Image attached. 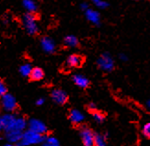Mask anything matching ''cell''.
Listing matches in <instances>:
<instances>
[{
    "label": "cell",
    "mask_w": 150,
    "mask_h": 146,
    "mask_svg": "<svg viewBox=\"0 0 150 146\" xmlns=\"http://www.w3.org/2000/svg\"><path fill=\"white\" fill-rule=\"evenodd\" d=\"M45 136L46 135H42V134L36 133V132L27 129L23 131L19 144L21 146H30V145L40 144V143H42Z\"/></svg>",
    "instance_id": "6da1fadb"
},
{
    "label": "cell",
    "mask_w": 150,
    "mask_h": 146,
    "mask_svg": "<svg viewBox=\"0 0 150 146\" xmlns=\"http://www.w3.org/2000/svg\"><path fill=\"white\" fill-rule=\"evenodd\" d=\"M99 68L104 72H112L115 67V62L109 52H104L97 60Z\"/></svg>",
    "instance_id": "7a4b0ae2"
},
{
    "label": "cell",
    "mask_w": 150,
    "mask_h": 146,
    "mask_svg": "<svg viewBox=\"0 0 150 146\" xmlns=\"http://www.w3.org/2000/svg\"><path fill=\"white\" fill-rule=\"evenodd\" d=\"M23 26L29 34L34 35L39 31V27L37 24V19L35 15H33L32 13H27L23 16L22 18Z\"/></svg>",
    "instance_id": "3957f363"
},
{
    "label": "cell",
    "mask_w": 150,
    "mask_h": 146,
    "mask_svg": "<svg viewBox=\"0 0 150 146\" xmlns=\"http://www.w3.org/2000/svg\"><path fill=\"white\" fill-rule=\"evenodd\" d=\"M1 106L4 110L6 112H10V113L16 111L18 109V103L15 97L11 94H8V92L1 97Z\"/></svg>",
    "instance_id": "277c9868"
},
{
    "label": "cell",
    "mask_w": 150,
    "mask_h": 146,
    "mask_svg": "<svg viewBox=\"0 0 150 146\" xmlns=\"http://www.w3.org/2000/svg\"><path fill=\"white\" fill-rule=\"evenodd\" d=\"M30 130H32L36 133L42 134V135H47L48 134V128L46 124L42 122L40 119L37 118H30L28 121V128Z\"/></svg>",
    "instance_id": "5b68a950"
},
{
    "label": "cell",
    "mask_w": 150,
    "mask_h": 146,
    "mask_svg": "<svg viewBox=\"0 0 150 146\" xmlns=\"http://www.w3.org/2000/svg\"><path fill=\"white\" fill-rule=\"evenodd\" d=\"M80 137L84 146H93L94 145V136L95 132L85 125H81L79 129Z\"/></svg>",
    "instance_id": "8992f818"
},
{
    "label": "cell",
    "mask_w": 150,
    "mask_h": 146,
    "mask_svg": "<svg viewBox=\"0 0 150 146\" xmlns=\"http://www.w3.org/2000/svg\"><path fill=\"white\" fill-rule=\"evenodd\" d=\"M28 128V121L23 117H16L15 121L11 123V125L4 131H19L23 132Z\"/></svg>",
    "instance_id": "52a82bcc"
},
{
    "label": "cell",
    "mask_w": 150,
    "mask_h": 146,
    "mask_svg": "<svg viewBox=\"0 0 150 146\" xmlns=\"http://www.w3.org/2000/svg\"><path fill=\"white\" fill-rule=\"evenodd\" d=\"M51 97L53 101L58 105H64L68 101V96L62 89H54L51 93Z\"/></svg>",
    "instance_id": "ba28073f"
},
{
    "label": "cell",
    "mask_w": 150,
    "mask_h": 146,
    "mask_svg": "<svg viewBox=\"0 0 150 146\" xmlns=\"http://www.w3.org/2000/svg\"><path fill=\"white\" fill-rule=\"evenodd\" d=\"M85 16H86V18L88 20L92 23L95 26H100L101 24V18H100V14L97 10L91 9V8H88L87 10H85Z\"/></svg>",
    "instance_id": "9c48e42d"
},
{
    "label": "cell",
    "mask_w": 150,
    "mask_h": 146,
    "mask_svg": "<svg viewBox=\"0 0 150 146\" xmlns=\"http://www.w3.org/2000/svg\"><path fill=\"white\" fill-rule=\"evenodd\" d=\"M68 118H69V121H71V123L76 126H81V124L85 121V115L81 111L77 110V109L70 110Z\"/></svg>",
    "instance_id": "30bf717a"
},
{
    "label": "cell",
    "mask_w": 150,
    "mask_h": 146,
    "mask_svg": "<svg viewBox=\"0 0 150 146\" xmlns=\"http://www.w3.org/2000/svg\"><path fill=\"white\" fill-rule=\"evenodd\" d=\"M41 46L42 50L47 54H52L55 51V43L49 37H43L41 39Z\"/></svg>",
    "instance_id": "8fae6325"
},
{
    "label": "cell",
    "mask_w": 150,
    "mask_h": 146,
    "mask_svg": "<svg viewBox=\"0 0 150 146\" xmlns=\"http://www.w3.org/2000/svg\"><path fill=\"white\" fill-rule=\"evenodd\" d=\"M15 118H16V116L14 114L10 113V112H6V114L0 116V122H1V125L3 127V130L8 129L11 125V123L15 121Z\"/></svg>",
    "instance_id": "7c38bea8"
},
{
    "label": "cell",
    "mask_w": 150,
    "mask_h": 146,
    "mask_svg": "<svg viewBox=\"0 0 150 146\" xmlns=\"http://www.w3.org/2000/svg\"><path fill=\"white\" fill-rule=\"evenodd\" d=\"M23 132L19 131H6L5 138L9 143H19Z\"/></svg>",
    "instance_id": "4fadbf2b"
},
{
    "label": "cell",
    "mask_w": 150,
    "mask_h": 146,
    "mask_svg": "<svg viewBox=\"0 0 150 146\" xmlns=\"http://www.w3.org/2000/svg\"><path fill=\"white\" fill-rule=\"evenodd\" d=\"M73 82L80 88H87L89 85V80L83 75H75L73 76Z\"/></svg>",
    "instance_id": "5bb4252c"
},
{
    "label": "cell",
    "mask_w": 150,
    "mask_h": 146,
    "mask_svg": "<svg viewBox=\"0 0 150 146\" xmlns=\"http://www.w3.org/2000/svg\"><path fill=\"white\" fill-rule=\"evenodd\" d=\"M67 63L70 67H79L82 64V57L77 54H71L67 60Z\"/></svg>",
    "instance_id": "9a60e30c"
},
{
    "label": "cell",
    "mask_w": 150,
    "mask_h": 146,
    "mask_svg": "<svg viewBox=\"0 0 150 146\" xmlns=\"http://www.w3.org/2000/svg\"><path fill=\"white\" fill-rule=\"evenodd\" d=\"M30 77L31 80H33V81H41L42 79L44 77V72L40 67L32 68V70L30 72Z\"/></svg>",
    "instance_id": "2e32d148"
},
{
    "label": "cell",
    "mask_w": 150,
    "mask_h": 146,
    "mask_svg": "<svg viewBox=\"0 0 150 146\" xmlns=\"http://www.w3.org/2000/svg\"><path fill=\"white\" fill-rule=\"evenodd\" d=\"M22 5L24 8L27 10L29 13H33L37 10V4L34 0H23Z\"/></svg>",
    "instance_id": "e0dca14e"
},
{
    "label": "cell",
    "mask_w": 150,
    "mask_h": 146,
    "mask_svg": "<svg viewBox=\"0 0 150 146\" xmlns=\"http://www.w3.org/2000/svg\"><path fill=\"white\" fill-rule=\"evenodd\" d=\"M43 146H60V142L54 136L52 135H46L42 142Z\"/></svg>",
    "instance_id": "ac0fdd59"
},
{
    "label": "cell",
    "mask_w": 150,
    "mask_h": 146,
    "mask_svg": "<svg viewBox=\"0 0 150 146\" xmlns=\"http://www.w3.org/2000/svg\"><path fill=\"white\" fill-rule=\"evenodd\" d=\"M107 137H108L107 134L95 133V136H94V145L95 146H106Z\"/></svg>",
    "instance_id": "d6986e66"
},
{
    "label": "cell",
    "mask_w": 150,
    "mask_h": 146,
    "mask_svg": "<svg viewBox=\"0 0 150 146\" xmlns=\"http://www.w3.org/2000/svg\"><path fill=\"white\" fill-rule=\"evenodd\" d=\"M64 44L68 46V47H76V46H77V44H78V39L74 35L67 36L64 38Z\"/></svg>",
    "instance_id": "ffe728a7"
},
{
    "label": "cell",
    "mask_w": 150,
    "mask_h": 146,
    "mask_svg": "<svg viewBox=\"0 0 150 146\" xmlns=\"http://www.w3.org/2000/svg\"><path fill=\"white\" fill-rule=\"evenodd\" d=\"M31 70H32V68L30 63H24L19 67V73H21V75L24 77L30 76Z\"/></svg>",
    "instance_id": "44dd1931"
},
{
    "label": "cell",
    "mask_w": 150,
    "mask_h": 146,
    "mask_svg": "<svg viewBox=\"0 0 150 146\" xmlns=\"http://www.w3.org/2000/svg\"><path fill=\"white\" fill-rule=\"evenodd\" d=\"M91 115H92V118L94 121L98 123H102L104 121H105V116H104L102 112H100L99 110H95L93 112H91Z\"/></svg>",
    "instance_id": "7402d4cb"
},
{
    "label": "cell",
    "mask_w": 150,
    "mask_h": 146,
    "mask_svg": "<svg viewBox=\"0 0 150 146\" xmlns=\"http://www.w3.org/2000/svg\"><path fill=\"white\" fill-rule=\"evenodd\" d=\"M91 1L100 9H105L109 6V3L105 0H91Z\"/></svg>",
    "instance_id": "603a6c76"
},
{
    "label": "cell",
    "mask_w": 150,
    "mask_h": 146,
    "mask_svg": "<svg viewBox=\"0 0 150 146\" xmlns=\"http://www.w3.org/2000/svg\"><path fill=\"white\" fill-rule=\"evenodd\" d=\"M142 134L144 135L145 138L150 139V121L146 122V124H144V126H143Z\"/></svg>",
    "instance_id": "cb8c5ba5"
},
{
    "label": "cell",
    "mask_w": 150,
    "mask_h": 146,
    "mask_svg": "<svg viewBox=\"0 0 150 146\" xmlns=\"http://www.w3.org/2000/svg\"><path fill=\"white\" fill-rule=\"evenodd\" d=\"M6 91H8V89H6V85L4 84L3 81L0 80V97H2L3 95H5Z\"/></svg>",
    "instance_id": "d4e9b609"
},
{
    "label": "cell",
    "mask_w": 150,
    "mask_h": 146,
    "mask_svg": "<svg viewBox=\"0 0 150 146\" xmlns=\"http://www.w3.org/2000/svg\"><path fill=\"white\" fill-rule=\"evenodd\" d=\"M128 59H129L128 55L126 54H125V52H121V54H119V60H120V61H122V63L127 62Z\"/></svg>",
    "instance_id": "484cf974"
},
{
    "label": "cell",
    "mask_w": 150,
    "mask_h": 146,
    "mask_svg": "<svg viewBox=\"0 0 150 146\" xmlns=\"http://www.w3.org/2000/svg\"><path fill=\"white\" fill-rule=\"evenodd\" d=\"M88 110H89L90 112H93V111L97 110V106H96L95 103L90 102V103L88 105Z\"/></svg>",
    "instance_id": "4316f807"
},
{
    "label": "cell",
    "mask_w": 150,
    "mask_h": 146,
    "mask_svg": "<svg viewBox=\"0 0 150 146\" xmlns=\"http://www.w3.org/2000/svg\"><path fill=\"white\" fill-rule=\"evenodd\" d=\"M44 102H45V99L43 97H40V98H38L37 100H36L35 104L37 106H42L44 104Z\"/></svg>",
    "instance_id": "83f0119b"
},
{
    "label": "cell",
    "mask_w": 150,
    "mask_h": 146,
    "mask_svg": "<svg viewBox=\"0 0 150 146\" xmlns=\"http://www.w3.org/2000/svg\"><path fill=\"white\" fill-rule=\"evenodd\" d=\"M80 8H81V9H82L83 11L87 10V9L88 8V3H86V2L82 3V4L80 5Z\"/></svg>",
    "instance_id": "f1b7e54d"
},
{
    "label": "cell",
    "mask_w": 150,
    "mask_h": 146,
    "mask_svg": "<svg viewBox=\"0 0 150 146\" xmlns=\"http://www.w3.org/2000/svg\"><path fill=\"white\" fill-rule=\"evenodd\" d=\"M146 109L150 111V98L146 100Z\"/></svg>",
    "instance_id": "f546056e"
},
{
    "label": "cell",
    "mask_w": 150,
    "mask_h": 146,
    "mask_svg": "<svg viewBox=\"0 0 150 146\" xmlns=\"http://www.w3.org/2000/svg\"><path fill=\"white\" fill-rule=\"evenodd\" d=\"M4 146H21L19 143H8V144H6V145H4Z\"/></svg>",
    "instance_id": "4dcf8cb0"
},
{
    "label": "cell",
    "mask_w": 150,
    "mask_h": 146,
    "mask_svg": "<svg viewBox=\"0 0 150 146\" xmlns=\"http://www.w3.org/2000/svg\"><path fill=\"white\" fill-rule=\"evenodd\" d=\"M3 130V127H2V125H1V122H0V131Z\"/></svg>",
    "instance_id": "1f68e13d"
},
{
    "label": "cell",
    "mask_w": 150,
    "mask_h": 146,
    "mask_svg": "<svg viewBox=\"0 0 150 146\" xmlns=\"http://www.w3.org/2000/svg\"><path fill=\"white\" fill-rule=\"evenodd\" d=\"M133 1H140V0H133Z\"/></svg>",
    "instance_id": "d6a6232c"
},
{
    "label": "cell",
    "mask_w": 150,
    "mask_h": 146,
    "mask_svg": "<svg viewBox=\"0 0 150 146\" xmlns=\"http://www.w3.org/2000/svg\"><path fill=\"white\" fill-rule=\"evenodd\" d=\"M93 146H95V145H93Z\"/></svg>",
    "instance_id": "836d02e7"
}]
</instances>
